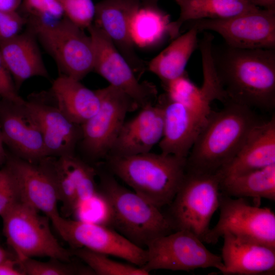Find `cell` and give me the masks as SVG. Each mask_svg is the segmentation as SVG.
<instances>
[{"instance_id":"obj_41","label":"cell","mask_w":275,"mask_h":275,"mask_svg":"<svg viewBox=\"0 0 275 275\" xmlns=\"http://www.w3.org/2000/svg\"><path fill=\"white\" fill-rule=\"evenodd\" d=\"M4 143L0 128V165H4L7 159V151L4 148Z\"/></svg>"},{"instance_id":"obj_23","label":"cell","mask_w":275,"mask_h":275,"mask_svg":"<svg viewBox=\"0 0 275 275\" xmlns=\"http://www.w3.org/2000/svg\"><path fill=\"white\" fill-rule=\"evenodd\" d=\"M59 108L72 122L81 125L93 116L100 105L96 90H91L80 81L60 75L50 90Z\"/></svg>"},{"instance_id":"obj_36","label":"cell","mask_w":275,"mask_h":275,"mask_svg":"<svg viewBox=\"0 0 275 275\" xmlns=\"http://www.w3.org/2000/svg\"><path fill=\"white\" fill-rule=\"evenodd\" d=\"M28 19L17 11L0 10V43L9 40L20 33Z\"/></svg>"},{"instance_id":"obj_27","label":"cell","mask_w":275,"mask_h":275,"mask_svg":"<svg viewBox=\"0 0 275 275\" xmlns=\"http://www.w3.org/2000/svg\"><path fill=\"white\" fill-rule=\"evenodd\" d=\"M170 16L157 4L144 3L133 15L130 33L135 46L146 48L158 44L169 37Z\"/></svg>"},{"instance_id":"obj_12","label":"cell","mask_w":275,"mask_h":275,"mask_svg":"<svg viewBox=\"0 0 275 275\" xmlns=\"http://www.w3.org/2000/svg\"><path fill=\"white\" fill-rule=\"evenodd\" d=\"M198 32L212 31L230 46L240 49H275V10L259 8L225 19L187 22Z\"/></svg>"},{"instance_id":"obj_26","label":"cell","mask_w":275,"mask_h":275,"mask_svg":"<svg viewBox=\"0 0 275 275\" xmlns=\"http://www.w3.org/2000/svg\"><path fill=\"white\" fill-rule=\"evenodd\" d=\"M223 194L233 198H264L275 200V164L248 173L223 177Z\"/></svg>"},{"instance_id":"obj_37","label":"cell","mask_w":275,"mask_h":275,"mask_svg":"<svg viewBox=\"0 0 275 275\" xmlns=\"http://www.w3.org/2000/svg\"><path fill=\"white\" fill-rule=\"evenodd\" d=\"M13 77L0 53V97L18 104H24L25 100L18 94Z\"/></svg>"},{"instance_id":"obj_15","label":"cell","mask_w":275,"mask_h":275,"mask_svg":"<svg viewBox=\"0 0 275 275\" xmlns=\"http://www.w3.org/2000/svg\"><path fill=\"white\" fill-rule=\"evenodd\" d=\"M7 152L4 165L15 177L20 201L43 212L50 221L60 216L57 188L47 156L32 162Z\"/></svg>"},{"instance_id":"obj_25","label":"cell","mask_w":275,"mask_h":275,"mask_svg":"<svg viewBox=\"0 0 275 275\" xmlns=\"http://www.w3.org/2000/svg\"><path fill=\"white\" fill-rule=\"evenodd\" d=\"M198 33L194 28H188L148 63V70L159 78L163 86L186 72L187 63L198 47Z\"/></svg>"},{"instance_id":"obj_6","label":"cell","mask_w":275,"mask_h":275,"mask_svg":"<svg viewBox=\"0 0 275 275\" xmlns=\"http://www.w3.org/2000/svg\"><path fill=\"white\" fill-rule=\"evenodd\" d=\"M3 233L19 261L26 258L49 257L70 262L73 256L51 232L49 218L32 207L18 202L2 216Z\"/></svg>"},{"instance_id":"obj_10","label":"cell","mask_w":275,"mask_h":275,"mask_svg":"<svg viewBox=\"0 0 275 275\" xmlns=\"http://www.w3.org/2000/svg\"><path fill=\"white\" fill-rule=\"evenodd\" d=\"M219 216L204 242L215 244L226 232L275 249V214L269 208L253 206L244 198L221 193Z\"/></svg>"},{"instance_id":"obj_31","label":"cell","mask_w":275,"mask_h":275,"mask_svg":"<svg viewBox=\"0 0 275 275\" xmlns=\"http://www.w3.org/2000/svg\"><path fill=\"white\" fill-rule=\"evenodd\" d=\"M42 262L32 258L18 261L25 275H76L95 274L88 266L72 264L50 258Z\"/></svg>"},{"instance_id":"obj_35","label":"cell","mask_w":275,"mask_h":275,"mask_svg":"<svg viewBox=\"0 0 275 275\" xmlns=\"http://www.w3.org/2000/svg\"><path fill=\"white\" fill-rule=\"evenodd\" d=\"M20 201L16 181L6 166L0 170V216Z\"/></svg>"},{"instance_id":"obj_1","label":"cell","mask_w":275,"mask_h":275,"mask_svg":"<svg viewBox=\"0 0 275 275\" xmlns=\"http://www.w3.org/2000/svg\"><path fill=\"white\" fill-rule=\"evenodd\" d=\"M211 54L228 101L274 109L275 49H240L213 43Z\"/></svg>"},{"instance_id":"obj_16","label":"cell","mask_w":275,"mask_h":275,"mask_svg":"<svg viewBox=\"0 0 275 275\" xmlns=\"http://www.w3.org/2000/svg\"><path fill=\"white\" fill-rule=\"evenodd\" d=\"M158 99L163 113V135L158 143L161 152L186 158L212 108L188 106L171 100L165 93Z\"/></svg>"},{"instance_id":"obj_9","label":"cell","mask_w":275,"mask_h":275,"mask_svg":"<svg viewBox=\"0 0 275 275\" xmlns=\"http://www.w3.org/2000/svg\"><path fill=\"white\" fill-rule=\"evenodd\" d=\"M147 260L141 267L154 270L190 271L215 268L225 269L221 256L210 252L203 242L186 230L174 231L152 240L146 246Z\"/></svg>"},{"instance_id":"obj_21","label":"cell","mask_w":275,"mask_h":275,"mask_svg":"<svg viewBox=\"0 0 275 275\" xmlns=\"http://www.w3.org/2000/svg\"><path fill=\"white\" fill-rule=\"evenodd\" d=\"M275 164V116L253 129L234 158L219 171L222 177L239 175Z\"/></svg>"},{"instance_id":"obj_18","label":"cell","mask_w":275,"mask_h":275,"mask_svg":"<svg viewBox=\"0 0 275 275\" xmlns=\"http://www.w3.org/2000/svg\"><path fill=\"white\" fill-rule=\"evenodd\" d=\"M141 4V0H101L95 5L93 23L109 38L137 76L145 71V65L135 52L130 25Z\"/></svg>"},{"instance_id":"obj_40","label":"cell","mask_w":275,"mask_h":275,"mask_svg":"<svg viewBox=\"0 0 275 275\" xmlns=\"http://www.w3.org/2000/svg\"><path fill=\"white\" fill-rule=\"evenodd\" d=\"M254 6L261 9L275 10V0H246Z\"/></svg>"},{"instance_id":"obj_29","label":"cell","mask_w":275,"mask_h":275,"mask_svg":"<svg viewBox=\"0 0 275 275\" xmlns=\"http://www.w3.org/2000/svg\"><path fill=\"white\" fill-rule=\"evenodd\" d=\"M60 157L75 184L78 200L77 207L79 204L89 200L97 193L98 186L95 181L97 170L76 156L75 154Z\"/></svg>"},{"instance_id":"obj_4","label":"cell","mask_w":275,"mask_h":275,"mask_svg":"<svg viewBox=\"0 0 275 275\" xmlns=\"http://www.w3.org/2000/svg\"><path fill=\"white\" fill-rule=\"evenodd\" d=\"M98 174V190L108 207V227L142 248L155 238L174 231L160 209L121 185L111 173Z\"/></svg>"},{"instance_id":"obj_24","label":"cell","mask_w":275,"mask_h":275,"mask_svg":"<svg viewBox=\"0 0 275 275\" xmlns=\"http://www.w3.org/2000/svg\"><path fill=\"white\" fill-rule=\"evenodd\" d=\"M179 6L178 18L171 21L169 37L173 40L180 35L184 23L202 19H225L260 8L246 0H175Z\"/></svg>"},{"instance_id":"obj_7","label":"cell","mask_w":275,"mask_h":275,"mask_svg":"<svg viewBox=\"0 0 275 275\" xmlns=\"http://www.w3.org/2000/svg\"><path fill=\"white\" fill-rule=\"evenodd\" d=\"M28 23L54 60L60 75L80 81L94 70L93 44L83 29L65 17L52 23L28 19Z\"/></svg>"},{"instance_id":"obj_14","label":"cell","mask_w":275,"mask_h":275,"mask_svg":"<svg viewBox=\"0 0 275 275\" xmlns=\"http://www.w3.org/2000/svg\"><path fill=\"white\" fill-rule=\"evenodd\" d=\"M25 105L42 132L47 156L75 154L82 138L81 125L65 116L50 91L30 94Z\"/></svg>"},{"instance_id":"obj_19","label":"cell","mask_w":275,"mask_h":275,"mask_svg":"<svg viewBox=\"0 0 275 275\" xmlns=\"http://www.w3.org/2000/svg\"><path fill=\"white\" fill-rule=\"evenodd\" d=\"M141 108L135 117L125 122L108 155L127 156L147 153L159 143L163 131L161 103L157 98V103Z\"/></svg>"},{"instance_id":"obj_5","label":"cell","mask_w":275,"mask_h":275,"mask_svg":"<svg viewBox=\"0 0 275 275\" xmlns=\"http://www.w3.org/2000/svg\"><path fill=\"white\" fill-rule=\"evenodd\" d=\"M222 178L219 171L207 174L186 170L166 213L174 231H188L204 242L212 216L218 209Z\"/></svg>"},{"instance_id":"obj_32","label":"cell","mask_w":275,"mask_h":275,"mask_svg":"<svg viewBox=\"0 0 275 275\" xmlns=\"http://www.w3.org/2000/svg\"><path fill=\"white\" fill-rule=\"evenodd\" d=\"M166 94L172 101L190 107H211L201 93L200 87L195 84L186 72L164 85Z\"/></svg>"},{"instance_id":"obj_2","label":"cell","mask_w":275,"mask_h":275,"mask_svg":"<svg viewBox=\"0 0 275 275\" xmlns=\"http://www.w3.org/2000/svg\"><path fill=\"white\" fill-rule=\"evenodd\" d=\"M212 111L186 158V170L213 174L237 155L250 133L262 119L253 108L231 101Z\"/></svg>"},{"instance_id":"obj_34","label":"cell","mask_w":275,"mask_h":275,"mask_svg":"<svg viewBox=\"0 0 275 275\" xmlns=\"http://www.w3.org/2000/svg\"><path fill=\"white\" fill-rule=\"evenodd\" d=\"M64 16L82 29H88L94 21L95 5L92 0H58Z\"/></svg>"},{"instance_id":"obj_30","label":"cell","mask_w":275,"mask_h":275,"mask_svg":"<svg viewBox=\"0 0 275 275\" xmlns=\"http://www.w3.org/2000/svg\"><path fill=\"white\" fill-rule=\"evenodd\" d=\"M53 174L62 210L66 216L75 211L78 200L76 188L71 175L60 157L47 156Z\"/></svg>"},{"instance_id":"obj_39","label":"cell","mask_w":275,"mask_h":275,"mask_svg":"<svg viewBox=\"0 0 275 275\" xmlns=\"http://www.w3.org/2000/svg\"><path fill=\"white\" fill-rule=\"evenodd\" d=\"M21 3L22 0H0V10L17 11Z\"/></svg>"},{"instance_id":"obj_17","label":"cell","mask_w":275,"mask_h":275,"mask_svg":"<svg viewBox=\"0 0 275 275\" xmlns=\"http://www.w3.org/2000/svg\"><path fill=\"white\" fill-rule=\"evenodd\" d=\"M0 128L4 144L14 155L32 162L47 156L42 132L25 103L2 99Z\"/></svg>"},{"instance_id":"obj_13","label":"cell","mask_w":275,"mask_h":275,"mask_svg":"<svg viewBox=\"0 0 275 275\" xmlns=\"http://www.w3.org/2000/svg\"><path fill=\"white\" fill-rule=\"evenodd\" d=\"M94 49V71L111 85L129 96L139 107L155 103L156 86L140 81L133 70L109 38L93 24L88 29Z\"/></svg>"},{"instance_id":"obj_22","label":"cell","mask_w":275,"mask_h":275,"mask_svg":"<svg viewBox=\"0 0 275 275\" xmlns=\"http://www.w3.org/2000/svg\"><path fill=\"white\" fill-rule=\"evenodd\" d=\"M38 43L29 28L13 38L0 43V53L18 91L30 78H49Z\"/></svg>"},{"instance_id":"obj_3","label":"cell","mask_w":275,"mask_h":275,"mask_svg":"<svg viewBox=\"0 0 275 275\" xmlns=\"http://www.w3.org/2000/svg\"><path fill=\"white\" fill-rule=\"evenodd\" d=\"M105 158L111 174L159 209L171 203L186 170V158L161 152Z\"/></svg>"},{"instance_id":"obj_38","label":"cell","mask_w":275,"mask_h":275,"mask_svg":"<svg viewBox=\"0 0 275 275\" xmlns=\"http://www.w3.org/2000/svg\"><path fill=\"white\" fill-rule=\"evenodd\" d=\"M0 275H25L18 260L9 258L0 263Z\"/></svg>"},{"instance_id":"obj_42","label":"cell","mask_w":275,"mask_h":275,"mask_svg":"<svg viewBox=\"0 0 275 275\" xmlns=\"http://www.w3.org/2000/svg\"><path fill=\"white\" fill-rule=\"evenodd\" d=\"M9 258H11V257L8 252L0 245V263Z\"/></svg>"},{"instance_id":"obj_20","label":"cell","mask_w":275,"mask_h":275,"mask_svg":"<svg viewBox=\"0 0 275 275\" xmlns=\"http://www.w3.org/2000/svg\"><path fill=\"white\" fill-rule=\"evenodd\" d=\"M224 239L221 257L223 274H273L275 270V249L242 239L229 232Z\"/></svg>"},{"instance_id":"obj_33","label":"cell","mask_w":275,"mask_h":275,"mask_svg":"<svg viewBox=\"0 0 275 275\" xmlns=\"http://www.w3.org/2000/svg\"><path fill=\"white\" fill-rule=\"evenodd\" d=\"M21 6L30 15L29 19L52 23L65 17L58 0H22Z\"/></svg>"},{"instance_id":"obj_8","label":"cell","mask_w":275,"mask_h":275,"mask_svg":"<svg viewBox=\"0 0 275 275\" xmlns=\"http://www.w3.org/2000/svg\"><path fill=\"white\" fill-rule=\"evenodd\" d=\"M96 91L100 99V107L81 125L82 138L78 144L83 154L92 160L106 157L126 115L139 107L129 96L111 85Z\"/></svg>"},{"instance_id":"obj_28","label":"cell","mask_w":275,"mask_h":275,"mask_svg":"<svg viewBox=\"0 0 275 275\" xmlns=\"http://www.w3.org/2000/svg\"><path fill=\"white\" fill-rule=\"evenodd\" d=\"M73 256L79 258L97 275H147L150 273L141 267L115 261L106 255L81 248L71 250Z\"/></svg>"},{"instance_id":"obj_43","label":"cell","mask_w":275,"mask_h":275,"mask_svg":"<svg viewBox=\"0 0 275 275\" xmlns=\"http://www.w3.org/2000/svg\"><path fill=\"white\" fill-rule=\"evenodd\" d=\"M159 0H144L145 3H151L153 4H157Z\"/></svg>"},{"instance_id":"obj_11","label":"cell","mask_w":275,"mask_h":275,"mask_svg":"<svg viewBox=\"0 0 275 275\" xmlns=\"http://www.w3.org/2000/svg\"><path fill=\"white\" fill-rule=\"evenodd\" d=\"M51 222L61 237L73 249L84 248L112 255L139 267L146 262V249L135 245L109 227L61 215Z\"/></svg>"}]
</instances>
